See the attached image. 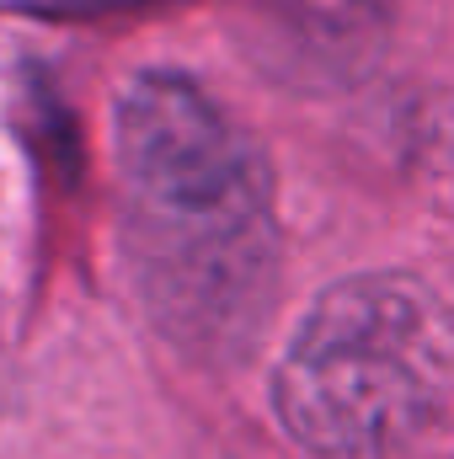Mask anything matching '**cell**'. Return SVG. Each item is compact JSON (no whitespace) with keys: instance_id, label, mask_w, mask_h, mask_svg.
<instances>
[{"instance_id":"obj_2","label":"cell","mask_w":454,"mask_h":459,"mask_svg":"<svg viewBox=\"0 0 454 459\" xmlns=\"http://www.w3.org/2000/svg\"><path fill=\"white\" fill-rule=\"evenodd\" d=\"M273 406L321 459H401L454 411L450 310L406 273L327 289L278 363Z\"/></svg>"},{"instance_id":"obj_1","label":"cell","mask_w":454,"mask_h":459,"mask_svg":"<svg viewBox=\"0 0 454 459\" xmlns=\"http://www.w3.org/2000/svg\"><path fill=\"white\" fill-rule=\"evenodd\" d=\"M113 117L134 198V262L155 316L193 347L246 337L273 283L257 144L177 70H139L118 91Z\"/></svg>"}]
</instances>
